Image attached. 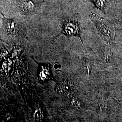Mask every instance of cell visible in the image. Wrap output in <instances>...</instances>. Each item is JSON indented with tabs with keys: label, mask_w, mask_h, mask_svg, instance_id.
I'll return each instance as SVG.
<instances>
[{
	"label": "cell",
	"mask_w": 122,
	"mask_h": 122,
	"mask_svg": "<svg viewBox=\"0 0 122 122\" xmlns=\"http://www.w3.org/2000/svg\"><path fill=\"white\" fill-rule=\"evenodd\" d=\"M44 0H16L18 11L23 15H29L37 12Z\"/></svg>",
	"instance_id": "cell-4"
},
{
	"label": "cell",
	"mask_w": 122,
	"mask_h": 122,
	"mask_svg": "<svg viewBox=\"0 0 122 122\" xmlns=\"http://www.w3.org/2000/svg\"><path fill=\"white\" fill-rule=\"evenodd\" d=\"M61 31L57 36L63 35L67 38L71 37H78L83 45L81 37V30L78 22L71 18H66L63 19L61 23Z\"/></svg>",
	"instance_id": "cell-2"
},
{
	"label": "cell",
	"mask_w": 122,
	"mask_h": 122,
	"mask_svg": "<svg viewBox=\"0 0 122 122\" xmlns=\"http://www.w3.org/2000/svg\"><path fill=\"white\" fill-rule=\"evenodd\" d=\"M91 0V1H92V2H93L94 3V2L95 1V0Z\"/></svg>",
	"instance_id": "cell-9"
},
{
	"label": "cell",
	"mask_w": 122,
	"mask_h": 122,
	"mask_svg": "<svg viewBox=\"0 0 122 122\" xmlns=\"http://www.w3.org/2000/svg\"><path fill=\"white\" fill-rule=\"evenodd\" d=\"M2 27L8 35L17 38L23 37L25 30L22 24L14 18L6 17L2 15Z\"/></svg>",
	"instance_id": "cell-1"
},
{
	"label": "cell",
	"mask_w": 122,
	"mask_h": 122,
	"mask_svg": "<svg viewBox=\"0 0 122 122\" xmlns=\"http://www.w3.org/2000/svg\"><path fill=\"white\" fill-rule=\"evenodd\" d=\"M83 71L85 73V75L86 76H89L90 74V72L91 71V66L90 64L87 63L86 65H85L84 68H83Z\"/></svg>",
	"instance_id": "cell-8"
},
{
	"label": "cell",
	"mask_w": 122,
	"mask_h": 122,
	"mask_svg": "<svg viewBox=\"0 0 122 122\" xmlns=\"http://www.w3.org/2000/svg\"><path fill=\"white\" fill-rule=\"evenodd\" d=\"M35 61L38 65L37 76L39 82L44 83L52 79V71L50 65L46 63H38L36 61Z\"/></svg>",
	"instance_id": "cell-5"
},
{
	"label": "cell",
	"mask_w": 122,
	"mask_h": 122,
	"mask_svg": "<svg viewBox=\"0 0 122 122\" xmlns=\"http://www.w3.org/2000/svg\"><path fill=\"white\" fill-rule=\"evenodd\" d=\"M72 83L67 78L61 79L57 81L56 85V91L60 94L67 95L72 90Z\"/></svg>",
	"instance_id": "cell-6"
},
{
	"label": "cell",
	"mask_w": 122,
	"mask_h": 122,
	"mask_svg": "<svg viewBox=\"0 0 122 122\" xmlns=\"http://www.w3.org/2000/svg\"><path fill=\"white\" fill-rule=\"evenodd\" d=\"M94 3L96 8L101 11H104L106 5V0H96Z\"/></svg>",
	"instance_id": "cell-7"
},
{
	"label": "cell",
	"mask_w": 122,
	"mask_h": 122,
	"mask_svg": "<svg viewBox=\"0 0 122 122\" xmlns=\"http://www.w3.org/2000/svg\"><path fill=\"white\" fill-rule=\"evenodd\" d=\"M90 16L94 23L100 35L105 39L110 40L113 39L114 31L112 26L104 19L98 17L95 14L91 13Z\"/></svg>",
	"instance_id": "cell-3"
}]
</instances>
